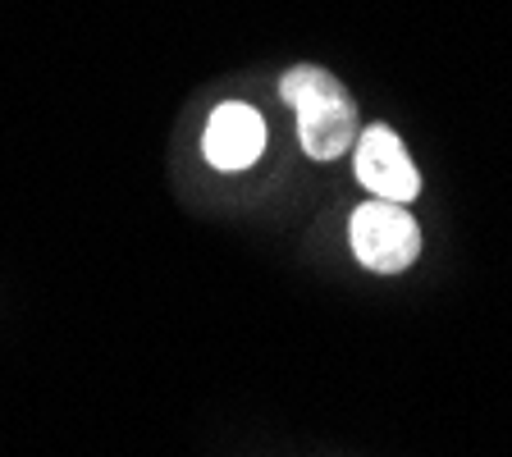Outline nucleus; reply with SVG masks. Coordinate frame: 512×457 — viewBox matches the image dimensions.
Listing matches in <instances>:
<instances>
[{"instance_id":"3","label":"nucleus","mask_w":512,"mask_h":457,"mask_svg":"<svg viewBox=\"0 0 512 457\" xmlns=\"http://www.w3.org/2000/svg\"><path fill=\"white\" fill-rule=\"evenodd\" d=\"M357 183H362L371 197L380 202H398L407 206L421 192V174H416L412 156L403 151L398 133L389 124H371V128H357Z\"/></svg>"},{"instance_id":"1","label":"nucleus","mask_w":512,"mask_h":457,"mask_svg":"<svg viewBox=\"0 0 512 457\" xmlns=\"http://www.w3.org/2000/svg\"><path fill=\"white\" fill-rule=\"evenodd\" d=\"M279 96L298 115V142L311 160H339L357 142V101L330 69L293 64L279 78Z\"/></svg>"},{"instance_id":"4","label":"nucleus","mask_w":512,"mask_h":457,"mask_svg":"<svg viewBox=\"0 0 512 457\" xmlns=\"http://www.w3.org/2000/svg\"><path fill=\"white\" fill-rule=\"evenodd\" d=\"M266 151V119L256 115L247 101H220L206 119L202 133V156L211 160L220 174L252 170Z\"/></svg>"},{"instance_id":"2","label":"nucleus","mask_w":512,"mask_h":457,"mask_svg":"<svg viewBox=\"0 0 512 457\" xmlns=\"http://www.w3.org/2000/svg\"><path fill=\"white\" fill-rule=\"evenodd\" d=\"M348 238L352 256L375 275H398L421 256V224L412 220V211L398 202H380V197L352 211Z\"/></svg>"}]
</instances>
